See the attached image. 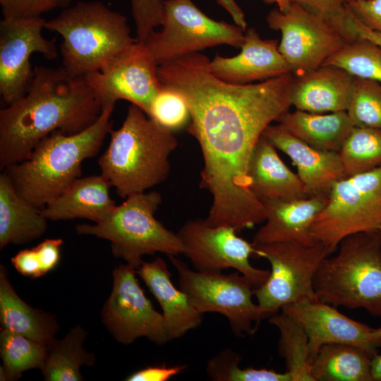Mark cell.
Masks as SVG:
<instances>
[{"label":"cell","mask_w":381,"mask_h":381,"mask_svg":"<svg viewBox=\"0 0 381 381\" xmlns=\"http://www.w3.org/2000/svg\"><path fill=\"white\" fill-rule=\"evenodd\" d=\"M291 106L288 91H217L190 108L188 132L203 157L200 186L212 197L207 224L237 231L265 220L262 203L250 189L248 169L265 128Z\"/></svg>","instance_id":"6da1fadb"},{"label":"cell","mask_w":381,"mask_h":381,"mask_svg":"<svg viewBox=\"0 0 381 381\" xmlns=\"http://www.w3.org/2000/svg\"><path fill=\"white\" fill-rule=\"evenodd\" d=\"M102 111L84 76L63 67L35 66L25 95L0 111V169L26 159L40 141L55 131H82Z\"/></svg>","instance_id":"7a4b0ae2"},{"label":"cell","mask_w":381,"mask_h":381,"mask_svg":"<svg viewBox=\"0 0 381 381\" xmlns=\"http://www.w3.org/2000/svg\"><path fill=\"white\" fill-rule=\"evenodd\" d=\"M114 106L102 107L97 120L80 132L51 133L26 159L4 169L18 193L42 210L80 178L83 162L97 155L112 129Z\"/></svg>","instance_id":"3957f363"},{"label":"cell","mask_w":381,"mask_h":381,"mask_svg":"<svg viewBox=\"0 0 381 381\" xmlns=\"http://www.w3.org/2000/svg\"><path fill=\"white\" fill-rule=\"evenodd\" d=\"M174 131L131 104L122 125L110 131L109 145L98 159L101 174L122 198L165 181L169 157L178 147Z\"/></svg>","instance_id":"277c9868"},{"label":"cell","mask_w":381,"mask_h":381,"mask_svg":"<svg viewBox=\"0 0 381 381\" xmlns=\"http://www.w3.org/2000/svg\"><path fill=\"white\" fill-rule=\"evenodd\" d=\"M45 29L62 37L63 68L76 76L101 69L138 41L127 18L100 1H78L46 21Z\"/></svg>","instance_id":"5b68a950"},{"label":"cell","mask_w":381,"mask_h":381,"mask_svg":"<svg viewBox=\"0 0 381 381\" xmlns=\"http://www.w3.org/2000/svg\"><path fill=\"white\" fill-rule=\"evenodd\" d=\"M338 247L337 254L325 258L315 273L317 298L381 318V231L349 235Z\"/></svg>","instance_id":"8992f818"},{"label":"cell","mask_w":381,"mask_h":381,"mask_svg":"<svg viewBox=\"0 0 381 381\" xmlns=\"http://www.w3.org/2000/svg\"><path fill=\"white\" fill-rule=\"evenodd\" d=\"M162 201V195L157 191L131 195L105 220L78 224L76 232L109 240L114 256L123 259L136 270L143 262V255L162 253L178 256L183 253L179 237L155 217Z\"/></svg>","instance_id":"52a82bcc"},{"label":"cell","mask_w":381,"mask_h":381,"mask_svg":"<svg viewBox=\"0 0 381 381\" xmlns=\"http://www.w3.org/2000/svg\"><path fill=\"white\" fill-rule=\"evenodd\" d=\"M168 257L176 271L180 289L194 308L203 315H224L236 336L253 334L261 320L270 315L253 302L254 287L240 272L192 270L177 256Z\"/></svg>","instance_id":"ba28073f"},{"label":"cell","mask_w":381,"mask_h":381,"mask_svg":"<svg viewBox=\"0 0 381 381\" xmlns=\"http://www.w3.org/2000/svg\"><path fill=\"white\" fill-rule=\"evenodd\" d=\"M381 224V167L348 176L332 187L311 226L312 236L332 253L345 237L379 229Z\"/></svg>","instance_id":"9c48e42d"},{"label":"cell","mask_w":381,"mask_h":381,"mask_svg":"<svg viewBox=\"0 0 381 381\" xmlns=\"http://www.w3.org/2000/svg\"><path fill=\"white\" fill-rule=\"evenodd\" d=\"M255 255L271 266L267 281L253 289L258 304L270 315L285 305L318 299L313 280L325 258L332 253L322 243L313 245L285 241L253 245Z\"/></svg>","instance_id":"30bf717a"},{"label":"cell","mask_w":381,"mask_h":381,"mask_svg":"<svg viewBox=\"0 0 381 381\" xmlns=\"http://www.w3.org/2000/svg\"><path fill=\"white\" fill-rule=\"evenodd\" d=\"M160 26L144 42L158 65L219 44L241 48L244 40L239 26L208 17L193 0H164Z\"/></svg>","instance_id":"8fae6325"},{"label":"cell","mask_w":381,"mask_h":381,"mask_svg":"<svg viewBox=\"0 0 381 381\" xmlns=\"http://www.w3.org/2000/svg\"><path fill=\"white\" fill-rule=\"evenodd\" d=\"M266 20L281 32L279 50L295 76L322 66L346 42L322 16L297 3L284 12L272 10Z\"/></svg>","instance_id":"7c38bea8"},{"label":"cell","mask_w":381,"mask_h":381,"mask_svg":"<svg viewBox=\"0 0 381 381\" xmlns=\"http://www.w3.org/2000/svg\"><path fill=\"white\" fill-rule=\"evenodd\" d=\"M158 64L145 42L137 41L101 69L84 76L102 107L128 101L147 115L162 90Z\"/></svg>","instance_id":"4fadbf2b"},{"label":"cell","mask_w":381,"mask_h":381,"mask_svg":"<svg viewBox=\"0 0 381 381\" xmlns=\"http://www.w3.org/2000/svg\"><path fill=\"white\" fill-rule=\"evenodd\" d=\"M231 226H213L205 219L187 221L176 233L183 247V253L199 272H222L231 268L242 274L254 289L267 279L270 270L253 267L250 257L255 249L237 235Z\"/></svg>","instance_id":"5bb4252c"},{"label":"cell","mask_w":381,"mask_h":381,"mask_svg":"<svg viewBox=\"0 0 381 381\" xmlns=\"http://www.w3.org/2000/svg\"><path fill=\"white\" fill-rule=\"evenodd\" d=\"M132 266L120 265L113 271V287L102 310L103 322L114 337L130 344L146 337L162 345L169 338L165 319L145 296Z\"/></svg>","instance_id":"9a60e30c"},{"label":"cell","mask_w":381,"mask_h":381,"mask_svg":"<svg viewBox=\"0 0 381 381\" xmlns=\"http://www.w3.org/2000/svg\"><path fill=\"white\" fill-rule=\"evenodd\" d=\"M46 21L38 17L3 18L0 22V95L6 105L27 92L33 76V54L40 53L48 60L57 57L54 41L42 35Z\"/></svg>","instance_id":"2e32d148"},{"label":"cell","mask_w":381,"mask_h":381,"mask_svg":"<svg viewBox=\"0 0 381 381\" xmlns=\"http://www.w3.org/2000/svg\"><path fill=\"white\" fill-rule=\"evenodd\" d=\"M281 310L306 332L310 361L322 345L329 343L358 346L372 358L381 349V339L374 335V328L346 317L334 306L318 299L289 303Z\"/></svg>","instance_id":"e0dca14e"},{"label":"cell","mask_w":381,"mask_h":381,"mask_svg":"<svg viewBox=\"0 0 381 381\" xmlns=\"http://www.w3.org/2000/svg\"><path fill=\"white\" fill-rule=\"evenodd\" d=\"M262 135L290 157L309 197H328L333 186L347 177L339 152L315 148L279 123L268 126Z\"/></svg>","instance_id":"ac0fdd59"},{"label":"cell","mask_w":381,"mask_h":381,"mask_svg":"<svg viewBox=\"0 0 381 381\" xmlns=\"http://www.w3.org/2000/svg\"><path fill=\"white\" fill-rule=\"evenodd\" d=\"M241 52L232 57L217 54L210 60V72L217 78L236 84H248L292 73L279 50L277 40H262L253 28L244 32Z\"/></svg>","instance_id":"d6986e66"},{"label":"cell","mask_w":381,"mask_h":381,"mask_svg":"<svg viewBox=\"0 0 381 381\" xmlns=\"http://www.w3.org/2000/svg\"><path fill=\"white\" fill-rule=\"evenodd\" d=\"M327 202V196L262 202L266 217L265 224L254 236L253 245L285 241L305 245L318 243L312 236L310 229Z\"/></svg>","instance_id":"ffe728a7"},{"label":"cell","mask_w":381,"mask_h":381,"mask_svg":"<svg viewBox=\"0 0 381 381\" xmlns=\"http://www.w3.org/2000/svg\"><path fill=\"white\" fill-rule=\"evenodd\" d=\"M353 78L345 70L330 65L294 75L290 93L291 106L310 113L346 111Z\"/></svg>","instance_id":"44dd1931"},{"label":"cell","mask_w":381,"mask_h":381,"mask_svg":"<svg viewBox=\"0 0 381 381\" xmlns=\"http://www.w3.org/2000/svg\"><path fill=\"white\" fill-rule=\"evenodd\" d=\"M136 272L162 308L169 341L182 337L200 325L203 314L194 308L185 292L174 285L162 258L143 261Z\"/></svg>","instance_id":"7402d4cb"},{"label":"cell","mask_w":381,"mask_h":381,"mask_svg":"<svg viewBox=\"0 0 381 381\" xmlns=\"http://www.w3.org/2000/svg\"><path fill=\"white\" fill-rule=\"evenodd\" d=\"M276 147L265 136L256 143L250 159V189L260 202L294 200L309 198L298 174L279 157Z\"/></svg>","instance_id":"603a6c76"},{"label":"cell","mask_w":381,"mask_h":381,"mask_svg":"<svg viewBox=\"0 0 381 381\" xmlns=\"http://www.w3.org/2000/svg\"><path fill=\"white\" fill-rule=\"evenodd\" d=\"M111 187L102 174L80 177L42 208V213L52 221L86 219L102 222L116 206L109 195Z\"/></svg>","instance_id":"cb8c5ba5"},{"label":"cell","mask_w":381,"mask_h":381,"mask_svg":"<svg viewBox=\"0 0 381 381\" xmlns=\"http://www.w3.org/2000/svg\"><path fill=\"white\" fill-rule=\"evenodd\" d=\"M47 227V219L42 210L23 198L3 171L0 174V248L37 239Z\"/></svg>","instance_id":"d4e9b609"},{"label":"cell","mask_w":381,"mask_h":381,"mask_svg":"<svg viewBox=\"0 0 381 381\" xmlns=\"http://www.w3.org/2000/svg\"><path fill=\"white\" fill-rule=\"evenodd\" d=\"M277 122L309 145L337 152L354 127L346 111L318 114L296 109L284 113Z\"/></svg>","instance_id":"484cf974"},{"label":"cell","mask_w":381,"mask_h":381,"mask_svg":"<svg viewBox=\"0 0 381 381\" xmlns=\"http://www.w3.org/2000/svg\"><path fill=\"white\" fill-rule=\"evenodd\" d=\"M0 321L2 329L47 344L58 329L54 318L23 301L12 287L6 270H0Z\"/></svg>","instance_id":"4316f807"},{"label":"cell","mask_w":381,"mask_h":381,"mask_svg":"<svg viewBox=\"0 0 381 381\" xmlns=\"http://www.w3.org/2000/svg\"><path fill=\"white\" fill-rule=\"evenodd\" d=\"M372 358L356 346L326 344L310 361L311 375L314 381H373Z\"/></svg>","instance_id":"83f0119b"},{"label":"cell","mask_w":381,"mask_h":381,"mask_svg":"<svg viewBox=\"0 0 381 381\" xmlns=\"http://www.w3.org/2000/svg\"><path fill=\"white\" fill-rule=\"evenodd\" d=\"M86 333L80 327L73 328L62 339H53L46 344V357L41 368L47 381L83 380L80 368L92 365L94 356L83 346Z\"/></svg>","instance_id":"f1b7e54d"},{"label":"cell","mask_w":381,"mask_h":381,"mask_svg":"<svg viewBox=\"0 0 381 381\" xmlns=\"http://www.w3.org/2000/svg\"><path fill=\"white\" fill-rule=\"evenodd\" d=\"M279 332L278 352L292 381H314L310 371L308 338L302 327L283 311L269 316Z\"/></svg>","instance_id":"f546056e"},{"label":"cell","mask_w":381,"mask_h":381,"mask_svg":"<svg viewBox=\"0 0 381 381\" xmlns=\"http://www.w3.org/2000/svg\"><path fill=\"white\" fill-rule=\"evenodd\" d=\"M0 351L3 366L1 380H15L23 372L32 368L41 369L46 357V344L23 335L2 329Z\"/></svg>","instance_id":"4dcf8cb0"},{"label":"cell","mask_w":381,"mask_h":381,"mask_svg":"<svg viewBox=\"0 0 381 381\" xmlns=\"http://www.w3.org/2000/svg\"><path fill=\"white\" fill-rule=\"evenodd\" d=\"M339 155L347 177L381 167V128L354 126Z\"/></svg>","instance_id":"1f68e13d"},{"label":"cell","mask_w":381,"mask_h":381,"mask_svg":"<svg viewBox=\"0 0 381 381\" xmlns=\"http://www.w3.org/2000/svg\"><path fill=\"white\" fill-rule=\"evenodd\" d=\"M322 65L337 66L353 77L381 83V46L359 37L345 42Z\"/></svg>","instance_id":"d6a6232c"},{"label":"cell","mask_w":381,"mask_h":381,"mask_svg":"<svg viewBox=\"0 0 381 381\" xmlns=\"http://www.w3.org/2000/svg\"><path fill=\"white\" fill-rule=\"evenodd\" d=\"M241 360V355L236 351L224 349L207 361L206 373L214 381H291L287 372L251 367L241 368L238 365Z\"/></svg>","instance_id":"836d02e7"},{"label":"cell","mask_w":381,"mask_h":381,"mask_svg":"<svg viewBox=\"0 0 381 381\" xmlns=\"http://www.w3.org/2000/svg\"><path fill=\"white\" fill-rule=\"evenodd\" d=\"M346 112L353 126L381 128V83L354 77Z\"/></svg>","instance_id":"e575fe53"},{"label":"cell","mask_w":381,"mask_h":381,"mask_svg":"<svg viewBox=\"0 0 381 381\" xmlns=\"http://www.w3.org/2000/svg\"><path fill=\"white\" fill-rule=\"evenodd\" d=\"M147 116L172 131L182 128L190 119L182 95L164 87L152 102Z\"/></svg>","instance_id":"d590c367"},{"label":"cell","mask_w":381,"mask_h":381,"mask_svg":"<svg viewBox=\"0 0 381 381\" xmlns=\"http://www.w3.org/2000/svg\"><path fill=\"white\" fill-rule=\"evenodd\" d=\"M131 4L136 38L138 41L145 42L162 24L164 0H131Z\"/></svg>","instance_id":"8d00e7d4"},{"label":"cell","mask_w":381,"mask_h":381,"mask_svg":"<svg viewBox=\"0 0 381 381\" xmlns=\"http://www.w3.org/2000/svg\"><path fill=\"white\" fill-rule=\"evenodd\" d=\"M72 0H0L4 18H30L42 17L46 12L66 8Z\"/></svg>","instance_id":"74e56055"},{"label":"cell","mask_w":381,"mask_h":381,"mask_svg":"<svg viewBox=\"0 0 381 381\" xmlns=\"http://www.w3.org/2000/svg\"><path fill=\"white\" fill-rule=\"evenodd\" d=\"M346 7L364 26L381 34V0H350Z\"/></svg>","instance_id":"f35d334b"},{"label":"cell","mask_w":381,"mask_h":381,"mask_svg":"<svg viewBox=\"0 0 381 381\" xmlns=\"http://www.w3.org/2000/svg\"><path fill=\"white\" fill-rule=\"evenodd\" d=\"M186 368V365H185L148 366L132 373L126 377V380L167 381L178 374L181 373Z\"/></svg>","instance_id":"ab89813d"},{"label":"cell","mask_w":381,"mask_h":381,"mask_svg":"<svg viewBox=\"0 0 381 381\" xmlns=\"http://www.w3.org/2000/svg\"><path fill=\"white\" fill-rule=\"evenodd\" d=\"M62 244L61 238H47L35 247L44 275L58 265Z\"/></svg>","instance_id":"60d3db41"},{"label":"cell","mask_w":381,"mask_h":381,"mask_svg":"<svg viewBox=\"0 0 381 381\" xmlns=\"http://www.w3.org/2000/svg\"><path fill=\"white\" fill-rule=\"evenodd\" d=\"M11 262L23 276L37 278L44 275L35 247L19 251L11 258Z\"/></svg>","instance_id":"b9f144b4"},{"label":"cell","mask_w":381,"mask_h":381,"mask_svg":"<svg viewBox=\"0 0 381 381\" xmlns=\"http://www.w3.org/2000/svg\"><path fill=\"white\" fill-rule=\"evenodd\" d=\"M350 0H291L327 18L346 7Z\"/></svg>","instance_id":"7bdbcfd3"},{"label":"cell","mask_w":381,"mask_h":381,"mask_svg":"<svg viewBox=\"0 0 381 381\" xmlns=\"http://www.w3.org/2000/svg\"><path fill=\"white\" fill-rule=\"evenodd\" d=\"M348 9V8H347ZM346 28L351 40L363 38L381 46V34L373 31L361 23L349 11Z\"/></svg>","instance_id":"ee69618b"},{"label":"cell","mask_w":381,"mask_h":381,"mask_svg":"<svg viewBox=\"0 0 381 381\" xmlns=\"http://www.w3.org/2000/svg\"><path fill=\"white\" fill-rule=\"evenodd\" d=\"M231 16L235 24L244 31L247 30V23L244 13L234 0H216Z\"/></svg>","instance_id":"f6af8a7d"},{"label":"cell","mask_w":381,"mask_h":381,"mask_svg":"<svg viewBox=\"0 0 381 381\" xmlns=\"http://www.w3.org/2000/svg\"><path fill=\"white\" fill-rule=\"evenodd\" d=\"M371 375L373 381H381V353L376 354L372 358Z\"/></svg>","instance_id":"bcb514c9"},{"label":"cell","mask_w":381,"mask_h":381,"mask_svg":"<svg viewBox=\"0 0 381 381\" xmlns=\"http://www.w3.org/2000/svg\"><path fill=\"white\" fill-rule=\"evenodd\" d=\"M265 3L269 4H275L277 6V8L281 11H286L289 9L291 4V0H263Z\"/></svg>","instance_id":"7dc6e473"},{"label":"cell","mask_w":381,"mask_h":381,"mask_svg":"<svg viewBox=\"0 0 381 381\" xmlns=\"http://www.w3.org/2000/svg\"><path fill=\"white\" fill-rule=\"evenodd\" d=\"M374 335L381 339V327L374 328Z\"/></svg>","instance_id":"c3c4849f"},{"label":"cell","mask_w":381,"mask_h":381,"mask_svg":"<svg viewBox=\"0 0 381 381\" xmlns=\"http://www.w3.org/2000/svg\"><path fill=\"white\" fill-rule=\"evenodd\" d=\"M379 230L381 231V224H380V226L379 227Z\"/></svg>","instance_id":"681fc988"}]
</instances>
